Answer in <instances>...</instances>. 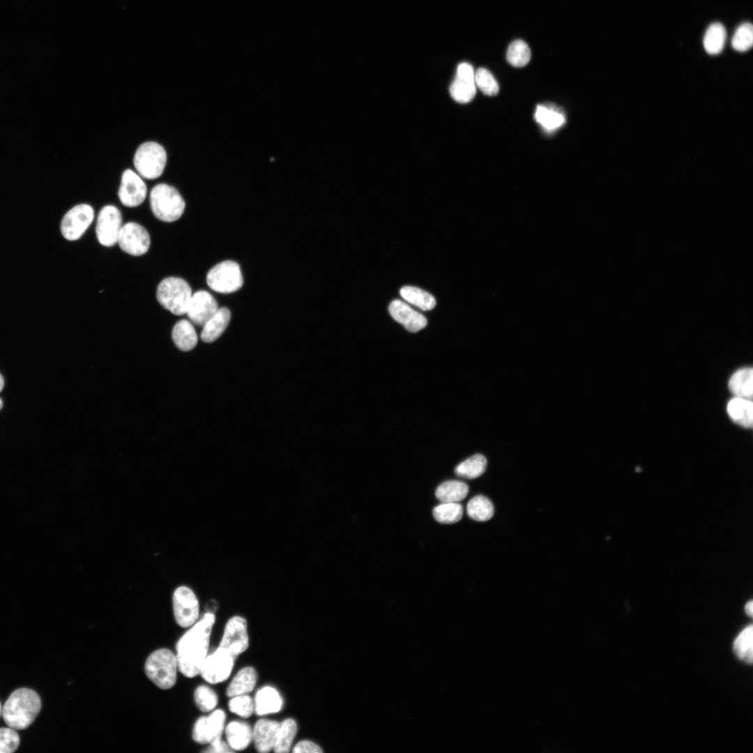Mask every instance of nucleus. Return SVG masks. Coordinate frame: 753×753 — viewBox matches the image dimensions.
Instances as JSON below:
<instances>
[{"label":"nucleus","instance_id":"1","mask_svg":"<svg viewBox=\"0 0 753 753\" xmlns=\"http://www.w3.org/2000/svg\"><path fill=\"white\" fill-rule=\"evenodd\" d=\"M215 622L214 613L207 611L194 623L176 644L178 669L183 675L193 678L200 674L208 655L210 637Z\"/></svg>","mask_w":753,"mask_h":753},{"label":"nucleus","instance_id":"2","mask_svg":"<svg viewBox=\"0 0 753 753\" xmlns=\"http://www.w3.org/2000/svg\"><path fill=\"white\" fill-rule=\"evenodd\" d=\"M40 708L39 695L30 688L21 687L10 694L2 708L1 715L8 727L24 729L32 724Z\"/></svg>","mask_w":753,"mask_h":753},{"label":"nucleus","instance_id":"3","mask_svg":"<svg viewBox=\"0 0 753 753\" xmlns=\"http://www.w3.org/2000/svg\"><path fill=\"white\" fill-rule=\"evenodd\" d=\"M150 205L153 215L167 222L179 219L185 206V201L176 188L166 183L157 184L152 188Z\"/></svg>","mask_w":753,"mask_h":753},{"label":"nucleus","instance_id":"4","mask_svg":"<svg viewBox=\"0 0 753 753\" xmlns=\"http://www.w3.org/2000/svg\"><path fill=\"white\" fill-rule=\"evenodd\" d=\"M192 296L188 283L177 277L163 279L157 287L156 297L159 303L176 315L186 314Z\"/></svg>","mask_w":753,"mask_h":753},{"label":"nucleus","instance_id":"5","mask_svg":"<svg viewBox=\"0 0 753 753\" xmlns=\"http://www.w3.org/2000/svg\"><path fill=\"white\" fill-rule=\"evenodd\" d=\"M178 662L176 655L169 649L160 648L153 652L145 663L148 678L158 687L167 690L176 680Z\"/></svg>","mask_w":753,"mask_h":753},{"label":"nucleus","instance_id":"6","mask_svg":"<svg viewBox=\"0 0 753 753\" xmlns=\"http://www.w3.org/2000/svg\"><path fill=\"white\" fill-rule=\"evenodd\" d=\"M167 160V152L162 145L155 142H146L136 150L133 164L142 177L155 179L162 174Z\"/></svg>","mask_w":753,"mask_h":753},{"label":"nucleus","instance_id":"7","mask_svg":"<svg viewBox=\"0 0 753 753\" xmlns=\"http://www.w3.org/2000/svg\"><path fill=\"white\" fill-rule=\"evenodd\" d=\"M206 282L212 290L229 294L238 290L243 285V280L239 265L227 260L211 268L206 276Z\"/></svg>","mask_w":753,"mask_h":753},{"label":"nucleus","instance_id":"8","mask_svg":"<svg viewBox=\"0 0 753 753\" xmlns=\"http://www.w3.org/2000/svg\"><path fill=\"white\" fill-rule=\"evenodd\" d=\"M172 601L174 618L178 625L188 628L195 623L199 614V603L190 588L178 587L174 592Z\"/></svg>","mask_w":753,"mask_h":753},{"label":"nucleus","instance_id":"9","mask_svg":"<svg viewBox=\"0 0 753 753\" xmlns=\"http://www.w3.org/2000/svg\"><path fill=\"white\" fill-rule=\"evenodd\" d=\"M248 646L249 637L246 620L240 616H232L225 625L218 647L236 657L245 652Z\"/></svg>","mask_w":753,"mask_h":753},{"label":"nucleus","instance_id":"10","mask_svg":"<svg viewBox=\"0 0 753 753\" xmlns=\"http://www.w3.org/2000/svg\"><path fill=\"white\" fill-rule=\"evenodd\" d=\"M94 218L93 208L89 204H81L70 209L61 222V231L68 241L79 239L91 225Z\"/></svg>","mask_w":753,"mask_h":753},{"label":"nucleus","instance_id":"11","mask_svg":"<svg viewBox=\"0 0 753 753\" xmlns=\"http://www.w3.org/2000/svg\"><path fill=\"white\" fill-rule=\"evenodd\" d=\"M122 226V215L118 208L113 205L102 207L98 213L96 227L99 243L106 247L116 245Z\"/></svg>","mask_w":753,"mask_h":753},{"label":"nucleus","instance_id":"12","mask_svg":"<svg viewBox=\"0 0 753 753\" xmlns=\"http://www.w3.org/2000/svg\"><path fill=\"white\" fill-rule=\"evenodd\" d=\"M235 657L218 648L206 656L201 668L202 678L211 684L225 681L230 676L234 665Z\"/></svg>","mask_w":753,"mask_h":753},{"label":"nucleus","instance_id":"13","mask_svg":"<svg viewBox=\"0 0 753 753\" xmlns=\"http://www.w3.org/2000/svg\"><path fill=\"white\" fill-rule=\"evenodd\" d=\"M226 714L221 709L213 711L208 717H200L192 730L194 740L200 744L214 745L220 742L225 730Z\"/></svg>","mask_w":753,"mask_h":753},{"label":"nucleus","instance_id":"14","mask_svg":"<svg viewBox=\"0 0 753 753\" xmlns=\"http://www.w3.org/2000/svg\"><path fill=\"white\" fill-rule=\"evenodd\" d=\"M120 248L132 256L145 254L150 247L151 239L147 230L141 225L130 222L123 225L118 238Z\"/></svg>","mask_w":753,"mask_h":753},{"label":"nucleus","instance_id":"15","mask_svg":"<svg viewBox=\"0 0 753 753\" xmlns=\"http://www.w3.org/2000/svg\"><path fill=\"white\" fill-rule=\"evenodd\" d=\"M146 193V185L141 176L132 169H126L122 174L118 192L121 204L127 207L138 206L144 201Z\"/></svg>","mask_w":753,"mask_h":753},{"label":"nucleus","instance_id":"16","mask_svg":"<svg viewBox=\"0 0 753 753\" xmlns=\"http://www.w3.org/2000/svg\"><path fill=\"white\" fill-rule=\"evenodd\" d=\"M475 72L471 64L462 63L457 66L454 81L450 86L451 97L457 102H470L476 93Z\"/></svg>","mask_w":753,"mask_h":753},{"label":"nucleus","instance_id":"17","mask_svg":"<svg viewBox=\"0 0 753 753\" xmlns=\"http://www.w3.org/2000/svg\"><path fill=\"white\" fill-rule=\"evenodd\" d=\"M218 310V303L210 293L198 291L192 294L186 314L192 323L203 326Z\"/></svg>","mask_w":753,"mask_h":753},{"label":"nucleus","instance_id":"18","mask_svg":"<svg viewBox=\"0 0 753 753\" xmlns=\"http://www.w3.org/2000/svg\"><path fill=\"white\" fill-rule=\"evenodd\" d=\"M388 310L392 317L409 332H418L427 326V321L422 314L400 300L392 301Z\"/></svg>","mask_w":753,"mask_h":753},{"label":"nucleus","instance_id":"19","mask_svg":"<svg viewBox=\"0 0 753 753\" xmlns=\"http://www.w3.org/2000/svg\"><path fill=\"white\" fill-rule=\"evenodd\" d=\"M280 723L275 720L261 719L252 730V740L257 751L266 753L273 749Z\"/></svg>","mask_w":753,"mask_h":753},{"label":"nucleus","instance_id":"20","mask_svg":"<svg viewBox=\"0 0 753 753\" xmlns=\"http://www.w3.org/2000/svg\"><path fill=\"white\" fill-rule=\"evenodd\" d=\"M227 743L234 751L246 749L252 740V729L244 722L231 721L225 729Z\"/></svg>","mask_w":753,"mask_h":753},{"label":"nucleus","instance_id":"21","mask_svg":"<svg viewBox=\"0 0 753 753\" xmlns=\"http://www.w3.org/2000/svg\"><path fill=\"white\" fill-rule=\"evenodd\" d=\"M254 711L258 715H264L279 712L282 707L283 700L274 687L266 686L261 688L256 694Z\"/></svg>","mask_w":753,"mask_h":753},{"label":"nucleus","instance_id":"22","mask_svg":"<svg viewBox=\"0 0 753 753\" xmlns=\"http://www.w3.org/2000/svg\"><path fill=\"white\" fill-rule=\"evenodd\" d=\"M231 318L226 307L218 308L216 312L203 325L201 340L207 343L216 340L227 327Z\"/></svg>","mask_w":753,"mask_h":753},{"label":"nucleus","instance_id":"23","mask_svg":"<svg viewBox=\"0 0 753 753\" xmlns=\"http://www.w3.org/2000/svg\"><path fill=\"white\" fill-rule=\"evenodd\" d=\"M257 680L256 670L246 667L239 670L231 680L226 690L229 697L244 694L253 690Z\"/></svg>","mask_w":753,"mask_h":753},{"label":"nucleus","instance_id":"24","mask_svg":"<svg viewBox=\"0 0 753 753\" xmlns=\"http://www.w3.org/2000/svg\"><path fill=\"white\" fill-rule=\"evenodd\" d=\"M727 412L736 423L745 427H751L753 423V404L752 400L735 397L727 404Z\"/></svg>","mask_w":753,"mask_h":753},{"label":"nucleus","instance_id":"25","mask_svg":"<svg viewBox=\"0 0 753 753\" xmlns=\"http://www.w3.org/2000/svg\"><path fill=\"white\" fill-rule=\"evenodd\" d=\"M730 391L738 397L752 400L753 395V370L751 367L737 370L729 381Z\"/></svg>","mask_w":753,"mask_h":753},{"label":"nucleus","instance_id":"26","mask_svg":"<svg viewBox=\"0 0 753 753\" xmlns=\"http://www.w3.org/2000/svg\"><path fill=\"white\" fill-rule=\"evenodd\" d=\"M175 345L183 351L192 349L197 343V335L192 323L186 319L177 322L172 330Z\"/></svg>","mask_w":753,"mask_h":753},{"label":"nucleus","instance_id":"27","mask_svg":"<svg viewBox=\"0 0 753 753\" xmlns=\"http://www.w3.org/2000/svg\"><path fill=\"white\" fill-rule=\"evenodd\" d=\"M469 493L468 485L459 480H448L438 486L435 491L436 499L441 503H458Z\"/></svg>","mask_w":753,"mask_h":753},{"label":"nucleus","instance_id":"28","mask_svg":"<svg viewBox=\"0 0 753 753\" xmlns=\"http://www.w3.org/2000/svg\"><path fill=\"white\" fill-rule=\"evenodd\" d=\"M487 459L480 454H476L459 464L455 469L457 476L466 479H475L486 471Z\"/></svg>","mask_w":753,"mask_h":753},{"label":"nucleus","instance_id":"29","mask_svg":"<svg viewBox=\"0 0 753 753\" xmlns=\"http://www.w3.org/2000/svg\"><path fill=\"white\" fill-rule=\"evenodd\" d=\"M298 726L292 718H287L280 724L276 741L273 750L277 753H287L290 751L294 739L296 735Z\"/></svg>","mask_w":753,"mask_h":753},{"label":"nucleus","instance_id":"30","mask_svg":"<svg viewBox=\"0 0 753 753\" xmlns=\"http://www.w3.org/2000/svg\"><path fill=\"white\" fill-rule=\"evenodd\" d=\"M400 293L406 301L422 310H430L436 305V300L434 296L421 289L405 286L400 289Z\"/></svg>","mask_w":753,"mask_h":753},{"label":"nucleus","instance_id":"31","mask_svg":"<svg viewBox=\"0 0 753 753\" xmlns=\"http://www.w3.org/2000/svg\"><path fill=\"white\" fill-rule=\"evenodd\" d=\"M468 515L473 520L485 522L490 519L494 515V506L486 496L478 495L472 498L466 506Z\"/></svg>","mask_w":753,"mask_h":753},{"label":"nucleus","instance_id":"32","mask_svg":"<svg viewBox=\"0 0 753 753\" xmlns=\"http://www.w3.org/2000/svg\"><path fill=\"white\" fill-rule=\"evenodd\" d=\"M726 30L720 23H713L707 29L704 38L703 46L710 54H719L724 47L726 40Z\"/></svg>","mask_w":753,"mask_h":753},{"label":"nucleus","instance_id":"33","mask_svg":"<svg viewBox=\"0 0 753 753\" xmlns=\"http://www.w3.org/2000/svg\"><path fill=\"white\" fill-rule=\"evenodd\" d=\"M535 119L545 129L550 131L558 128L565 123L563 114L552 106L538 105Z\"/></svg>","mask_w":753,"mask_h":753},{"label":"nucleus","instance_id":"34","mask_svg":"<svg viewBox=\"0 0 753 753\" xmlns=\"http://www.w3.org/2000/svg\"><path fill=\"white\" fill-rule=\"evenodd\" d=\"M752 625L745 628L736 637L733 651L736 657L747 664H752Z\"/></svg>","mask_w":753,"mask_h":753},{"label":"nucleus","instance_id":"35","mask_svg":"<svg viewBox=\"0 0 753 753\" xmlns=\"http://www.w3.org/2000/svg\"><path fill=\"white\" fill-rule=\"evenodd\" d=\"M432 514L439 523L454 524L462 519L463 507L459 503H442L434 508Z\"/></svg>","mask_w":753,"mask_h":753},{"label":"nucleus","instance_id":"36","mask_svg":"<svg viewBox=\"0 0 753 753\" xmlns=\"http://www.w3.org/2000/svg\"><path fill=\"white\" fill-rule=\"evenodd\" d=\"M506 58L510 64L515 67H523L531 59V50L528 45L522 40L512 41L507 50Z\"/></svg>","mask_w":753,"mask_h":753},{"label":"nucleus","instance_id":"37","mask_svg":"<svg viewBox=\"0 0 753 753\" xmlns=\"http://www.w3.org/2000/svg\"><path fill=\"white\" fill-rule=\"evenodd\" d=\"M753 44V26L750 22L742 24L736 29L731 45L734 50L745 52L750 49Z\"/></svg>","mask_w":753,"mask_h":753},{"label":"nucleus","instance_id":"38","mask_svg":"<svg viewBox=\"0 0 753 753\" xmlns=\"http://www.w3.org/2000/svg\"><path fill=\"white\" fill-rule=\"evenodd\" d=\"M476 86L487 96H495L499 90V84L492 74L486 68H480L474 75Z\"/></svg>","mask_w":753,"mask_h":753},{"label":"nucleus","instance_id":"39","mask_svg":"<svg viewBox=\"0 0 753 753\" xmlns=\"http://www.w3.org/2000/svg\"><path fill=\"white\" fill-rule=\"evenodd\" d=\"M194 697L198 708L204 713L213 710L218 701L215 692L206 685L199 686L195 691Z\"/></svg>","mask_w":753,"mask_h":753},{"label":"nucleus","instance_id":"40","mask_svg":"<svg viewBox=\"0 0 753 753\" xmlns=\"http://www.w3.org/2000/svg\"><path fill=\"white\" fill-rule=\"evenodd\" d=\"M228 707L231 713L243 718L250 717L254 710V701L245 694L232 697Z\"/></svg>","mask_w":753,"mask_h":753},{"label":"nucleus","instance_id":"41","mask_svg":"<svg viewBox=\"0 0 753 753\" xmlns=\"http://www.w3.org/2000/svg\"><path fill=\"white\" fill-rule=\"evenodd\" d=\"M20 744V736L15 729L0 728V753H12Z\"/></svg>","mask_w":753,"mask_h":753},{"label":"nucleus","instance_id":"42","mask_svg":"<svg viewBox=\"0 0 753 753\" xmlns=\"http://www.w3.org/2000/svg\"><path fill=\"white\" fill-rule=\"evenodd\" d=\"M292 752L294 753H320L322 752L323 750L314 742L304 740L298 742L294 746Z\"/></svg>","mask_w":753,"mask_h":753},{"label":"nucleus","instance_id":"43","mask_svg":"<svg viewBox=\"0 0 753 753\" xmlns=\"http://www.w3.org/2000/svg\"><path fill=\"white\" fill-rule=\"evenodd\" d=\"M204 752H211V753H219V752L223 753V752H234V750L229 747V745H228L227 743H226L224 740H221L220 742H218V743H215L214 745H210L209 748L206 750Z\"/></svg>","mask_w":753,"mask_h":753},{"label":"nucleus","instance_id":"44","mask_svg":"<svg viewBox=\"0 0 753 753\" xmlns=\"http://www.w3.org/2000/svg\"><path fill=\"white\" fill-rule=\"evenodd\" d=\"M752 608H753L752 601H750L745 604V611L746 614L750 616H752Z\"/></svg>","mask_w":753,"mask_h":753},{"label":"nucleus","instance_id":"45","mask_svg":"<svg viewBox=\"0 0 753 753\" xmlns=\"http://www.w3.org/2000/svg\"><path fill=\"white\" fill-rule=\"evenodd\" d=\"M3 386H4V380H3V378L2 375L0 374V392L3 389Z\"/></svg>","mask_w":753,"mask_h":753},{"label":"nucleus","instance_id":"46","mask_svg":"<svg viewBox=\"0 0 753 753\" xmlns=\"http://www.w3.org/2000/svg\"><path fill=\"white\" fill-rule=\"evenodd\" d=\"M2 406H3V402H2L1 399L0 398V410L1 409Z\"/></svg>","mask_w":753,"mask_h":753},{"label":"nucleus","instance_id":"47","mask_svg":"<svg viewBox=\"0 0 753 753\" xmlns=\"http://www.w3.org/2000/svg\"><path fill=\"white\" fill-rule=\"evenodd\" d=\"M1 711H2V707H1V704L0 703V716L1 715Z\"/></svg>","mask_w":753,"mask_h":753}]
</instances>
